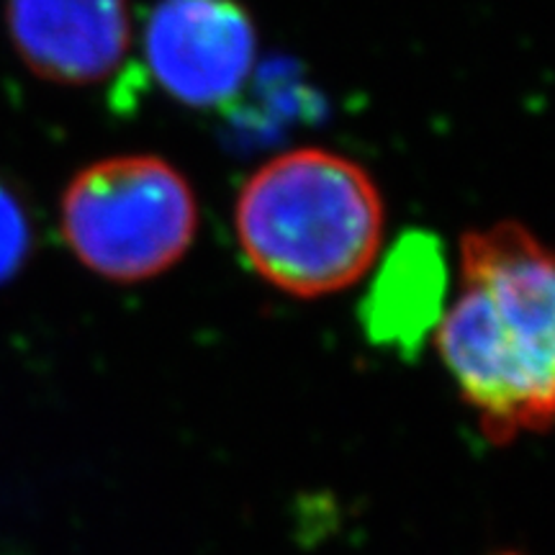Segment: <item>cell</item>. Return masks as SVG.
Listing matches in <instances>:
<instances>
[{
	"mask_svg": "<svg viewBox=\"0 0 555 555\" xmlns=\"http://www.w3.org/2000/svg\"><path fill=\"white\" fill-rule=\"evenodd\" d=\"M5 24L26 67L60 86L106 80L131 44L127 0H9Z\"/></svg>",
	"mask_w": 555,
	"mask_h": 555,
	"instance_id": "5b68a950",
	"label": "cell"
},
{
	"mask_svg": "<svg viewBox=\"0 0 555 555\" xmlns=\"http://www.w3.org/2000/svg\"><path fill=\"white\" fill-rule=\"evenodd\" d=\"M435 345L491 442L551 429L555 275L530 229L502 221L461 240V291Z\"/></svg>",
	"mask_w": 555,
	"mask_h": 555,
	"instance_id": "6da1fadb",
	"label": "cell"
},
{
	"mask_svg": "<svg viewBox=\"0 0 555 555\" xmlns=\"http://www.w3.org/2000/svg\"><path fill=\"white\" fill-rule=\"evenodd\" d=\"M29 253V221L24 208L0 185V283L11 278Z\"/></svg>",
	"mask_w": 555,
	"mask_h": 555,
	"instance_id": "52a82bcc",
	"label": "cell"
},
{
	"mask_svg": "<svg viewBox=\"0 0 555 555\" xmlns=\"http://www.w3.org/2000/svg\"><path fill=\"white\" fill-rule=\"evenodd\" d=\"M67 247L114 283L150 281L189 253L198 201L189 178L157 155H116L75 172L60 206Z\"/></svg>",
	"mask_w": 555,
	"mask_h": 555,
	"instance_id": "3957f363",
	"label": "cell"
},
{
	"mask_svg": "<svg viewBox=\"0 0 555 555\" xmlns=\"http://www.w3.org/2000/svg\"><path fill=\"white\" fill-rule=\"evenodd\" d=\"M234 229L249 268L283 294L319 298L376 266L386 208L356 159L298 147L262 163L240 189Z\"/></svg>",
	"mask_w": 555,
	"mask_h": 555,
	"instance_id": "7a4b0ae2",
	"label": "cell"
},
{
	"mask_svg": "<svg viewBox=\"0 0 555 555\" xmlns=\"http://www.w3.org/2000/svg\"><path fill=\"white\" fill-rule=\"evenodd\" d=\"M258 60V31L240 0H157L144 62L159 88L191 108L234 101Z\"/></svg>",
	"mask_w": 555,
	"mask_h": 555,
	"instance_id": "277c9868",
	"label": "cell"
},
{
	"mask_svg": "<svg viewBox=\"0 0 555 555\" xmlns=\"http://www.w3.org/2000/svg\"><path fill=\"white\" fill-rule=\"evenodd\" d=\"M448 262L427 232H406L386 255L363 304L367 337L412 356L446 311Z\"/></svg>",
	"mask_w": 555,
	"mask_h": 555,
	"instance_id": "8992f818",
	"label": "cell"
}]
</instances>
